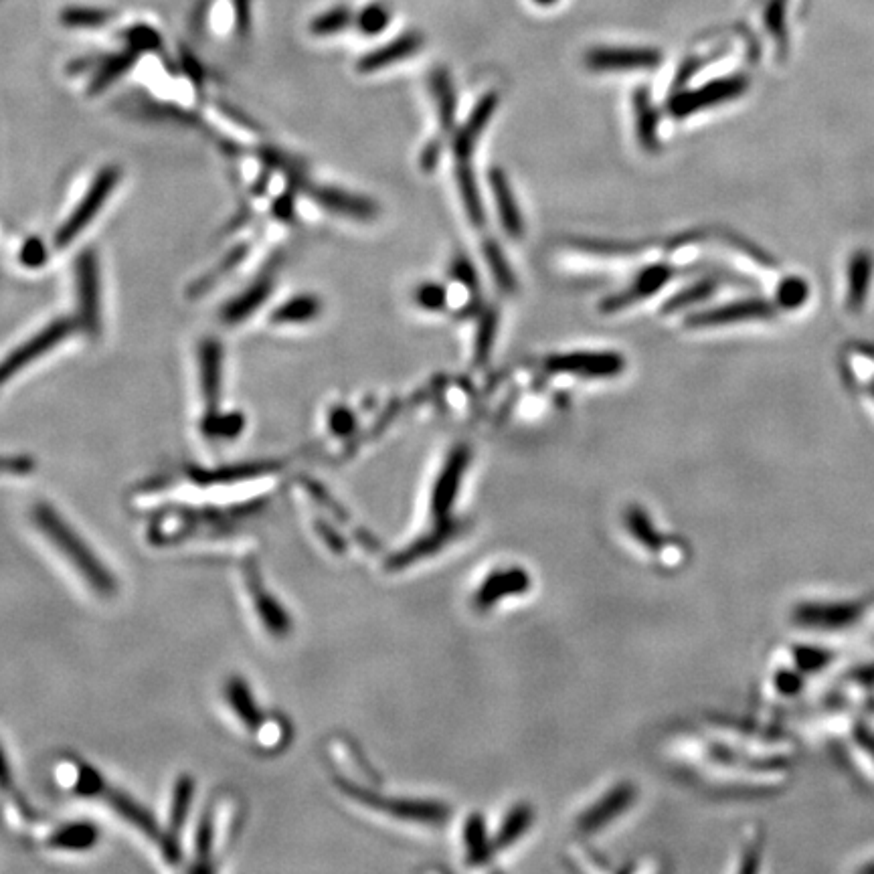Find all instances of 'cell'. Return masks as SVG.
<instances>
[{"mask_svg": "<svg viewBox=\"0 0 874 874\" xmlns=\"http://www.w3.org/2000/svg\"><path fill=\"white\" fill-rule=\"evenodd\" d=\"M98 840V830L87 824H69L59 828L51 838H49V846L51 848H61V850H87L92 848Z\"/></svg>", "mask_w": 874, "mask_h": 874, "instance_id": "cell-23", "label": "cell"}, {"mask_svg": "<svg viewBox=\"0 0 874 874\" xmlns=\"http://www.w3.org/2000/svg\"><path fill=\"white\" fill-rule=\"evenodd\" d=\"M322 310V304L316 296H296L288 302H284L274 314L272 320L278 324H298V322H310L314 320Z\"/></svg>", "mask_w": 874, "mask_h": 874, "instance_id": "cell-24", "label": "cell"}, {"mask_svg": "<svg viewBox=\"0 0 874 874\" xmlns=\"http://www.w3.org/2000/svg\"><path fill=\"white\" fill-rule=\"evenodd\" d=\"M245 427V419L239 413L233 415H217L209 413L205 417V433L217 437H235Z\"/></svg>", "mask_w": 874, "mask_h": 874, "instance_id": "cell-35", "label": "cell"}, {"mask_svg": "<svg viewBox=\"0 0 874 874\" xmlns=\"http://www.w3.org/2000/svg\"><path fill=\"white\" fill-rule=\"evenodd\" d=\"M431 92L435 98L437 114H440V122L446 130H452L456 120V90L452 77L446 69H435L431 73Z\"/></svg>", "mask_w": 874, "mask_h": 874, "instance_id": "cell-18", "label": "cell"}, {"mask_svg": "<svg viewBox=\"0 0 874 874\" xmlns=\"http://www.w3.org/2000/svg\"><path fill=\"white\" fill-rule=\"evenodd\" d=\"M9 785H11V769H9V763L3 755V751H0V788L7 790Z\"/></svg>", "mask_w": 874, "mask_h": 874, "instance_id": "cell-48", "label": "cell"}, {"mask_svg": "<svg viewBox=\"0 0 874 874\" xmlns=\"http://www.w3.org/2000/svg\"><path fill=\"white\" fill-rule=\"evenodd\" d=\"M312 197L328 211L344 215V217L361 219V221L377 217V205L365 197H357V195L344 193L338 189H328V187L316 189Z\"/></svg>", "mask_w": 874, "mask_h": 874, "instance_id": "cell-15", "label": "cell"}, {"mask_svg": "<svg viewBox=\"0 0 874 874\" xmlns=\"http://www.w3.org/2000/svg\"><path fill=\"white\" fill-rule=\"evenodd\" d=\"M77 298L83 324L87 328H96L100 312V278L98 261L92 251H85L77 259Z\"/></svg>", "mask_w": 874, "mask_h": 874, "instance_id": "cell-10", "label": "cell"}, {"mask_svg": "<svg viewBox=\"0 0 874 874\" xmlns=\"http://www.w3.org/2000/svg\"><path fill=\"white\" fill-rule=\"evenodd\" d=\"M496 108H498L496 94H486L476 104V108L470 114V118L464 122V126L454 136V152L458 154L460 160H466L474 152V146L480 140V136L486 130V126L490 124Z\"/></svg>", "mask_w": 874, "mask_h": 874, "instance_id": "cell-12", "label": "cell"}, {"mask_svg": "<svg viewBox=\"0 0 874 874\" xmlns=\"http://www.w3.org/2000/svg\"><path fill=\"white\" fill-rule=\"evenodd\" d=\"M524 587H527V579H524V575L520 571L518 573L516 571L504 573V575H498L492 581H488V585H484V589L480 591V601L484 605H488V603L496 601V597H500V593L520 591Z\"/></svg>", "mask_w": 874, "mask_h": 874, "instance_id": "cell-34", "label": "cell"}, {"mask_svg": "<svg viewBox=\"0 0 874 874\" xmlns=\"http://www.w3.org/2000/svg\"><path fill=\"white\" fill-rule=\"evenodd\" d=\"M440 154H442V146H440V142H429L425 148H423V152H421V156H419V166L423 168V170H433L435 166H437V160H440Z\"/></svg>", "mask_w": 874, "mask_h": 874, "instance_id": "cell-47", "label": "cell"}, {"mask_svg": "<svg viewBox=\"0 0 874 874\" xmlns=\"http://www.w3.org/2000/svg\"><path fill=\"white\" fill-rule=\"evenodd\" d=\"M391 21V13L387 11L385 5H369L361 15H359V29L365 35H377L381 33Z\"/></svg>", "mask_w": 874, "mask_h": 874, "instance_id": "cell-37", "label": "cell"}, {"mask_svg": "<svg viewBox=\"0 0 874 874\" xmlns=\"http://www.w3.org/2000/svg\"><path fill=\"white\" fill-rule=\"evenodd\" d=\"M765 25L775 41L785 45V0H771V5L765 11Z\"/></svg>", "mask_w": 874, "mask_h": 874, "instance_id": "cell-38", "label": "cell"}, {"mask_svg": "<svg viewBox=\"0 0 874 874\" xmlns=\"http://www.w3.org/2000/svg\"><path fill=\"white\" fill-rule=\"evenodd\" d=\"M715 290H717V284H715L713 280H701V282H696V284L684 288L682 292H678L676 296H672V298L666 302L664 312H676V310H680V308H688V306H692V304H696V302H703V300H707Z\"/></svg>", "mask_w": 874, "mask_h": 874, "instance_id": "cell-30", "label": "cell"}, {"mask_svg": "<svg viewBox=\"0 0 874 874\" xmlns=\"http://www.w3.org/2000/svg\"><path fill=\"white\" fill-rule=\"evenodd\" d=\"M35 462L29 458H0V472L3 474H29Z\"/></svg>", "mask_w": 874, "mask_h": 874, "instance_id": "cell-46", "label": "cell"}, {"mask_svg": "<svg viewBox=\"0 0 874 874\" xmlns=\"http://www.w3.org/2000/svg\"><path fill=\"white\" fill-rule=\"evenodd\" d=\"M35 522L98 593L110 595L116 591V579L110 575V571L100 563V559L94 557V553L87 549V545L67 527L51 506H35Z\"/></svg>", "mask_w": 874, "mask_h": 874, "instance_id": "cell-1", "label": "cell"}, {"mask_svg": "<svg viewBox=\"0 0 874 874\" xmlns=\"http://www.w3.org/2000/svg\"><path fill=\"white\" fill-rule=\"evenodd\" d=\"M245 577H247V587H249V593L253 597V603H255V609H257L261 622H264V626L268 628V632L272 636L284 638L290 632V618L284 611V607L264 587V581H261V575L253 565L247 567Z\"/></svg>", "mask_w": 874, "mask_h": 874, "instance_id": "cell-9", "label": "cell"}, {"mask_svg": "<svg viewBox=\"0 0 874 874\" xmlns=\"http://www.w3.org/2000/svg\"><path fill=\"white\" fill-rule=\"evenodd\" d=\"M747 87H749L747 77H741V75L715 79L703 87H698V90H690V92H682V94L674 96L670 100L668 108H670V114L674 118H688V116L701 112V110H707L711 106H719V104H725V102L739 98L743 92H747Z\"/></svg>", "mask_w": 874, "mask_h": 874, "instance_id": "cell-3", "label": "cell"}, {"mask_svg": "<svg viewBox=\"0 0 874 874\" xmlns=\"http://www.w3.org/2000/svg\"><path fill=\"white\" fill-rule=\"evenodd\" d=\"M193 792H195V783L189 775H183L177 781V785H174V798H172V808H170V836L172 838H177V834L181 832V828L187 820Z\"/></svg>", "mask_w": 874, "mask_h": 874, "instance_id": "cell-26", "label": "cell"}, {"mask_svg": "<svg viewBox=\"0 0 874 874\" xmlns=\"http://www.w3.org/2000/svg\"><path fill=\"white\" fill-rule=\"evenodd\" d=\"M128 43L136 51H144V49L150 51V49H154L160 43V39H158V35L152 29L140 27V29H134L132 33H128Z\"/></svg>", "mask_w": 874, "mask_h": 874, "instance_id": "cell-45", "label": "cell"}, {"mask_svg": "<svg viewBox=\"0 0 874 874\" xmlns=\"http://www.w3.org/2000/svg\"><path fill=\"white\" fill-rule=\"evenodd\" d=\"M272 292V280H261L257 284H253L251 288H247L241 296H237L225 310H223V320L229 324H237L241 320H245L247 316H251L261 304L268 300Z\"/></svg>", "mask_w": 874, "mask_h": 874, "instance_id": "cell-19", "label": "cell"}, {"mask_svg": "<svg viewBox=\"0 0 874 874\" xmlns=\"http://www.w3.org/2000/svg\"><path fill=\"white\" fill-rule=\"evenodd\" d=\"M330 427L336 435H348L355 429V415L346 407H336L330 413Z\"/></svg>", "mask_w": 874, "mask_h": 874, "instance_id": "cell-42", "label": "cell"}, {"mask_svg": "<svg viewBox=\"0 0 874 874\" xmlns=\"http://www.w3.org/2000/svg\"><path fill=\"white\" fill-rule=\"evenodd\" d=\"M353 15L346 7H336L324 15H318L312 23H310V31L312 35L318 37H328V35H336L338 31L346 29L348 23H351Z\"/></svg>", "mask_w": 874, "mask_h": 874, "instance_id": "cell-32", "label": "cell"}, {"mask_svg": "<svg viewBox=\"0 0 874 874\" xmlns=\"http://www.w3.org/2000/svg\"><path fill=\"white\" fill-rule=\"evenodd\" d=\"M498 332V312L494 308H488L480 320L478 334H476V361L486 363L490 357V351L494 346V338Z\"/></svg>", "mask_w": 874, "mask_h": 874, "instance_id": "cell-29", "label": "cell"}, {"mask_svg": "<svg viewBox=\"0 0 874 874\" xmlns=\"http://www.w3.org/2000/svg\"><path fill=\"white\" fill-rule=\"evenodd\" d=\"M452 274H454V278H456L458 282H462L464 286H468V288H472V290L478 286L476 270H474V266L470 264V261H468L466 257H456V259L452 261Z\"/></svg>", "mask_w": 874, "mask_h": 874, "instance_id": "cell-43", "label": "cell"}, {"mask_svg": "<svg viewBox=\"0 0 874 874\" xmlns=\"http://www.w3.org/2000/svg\"><path fill=\"white\" fill-rule=\"evenodd\" d=\"M466 464H468V452L466 450H456L454 456L450 458L448 466L444 468L440 482H437L435 504L437 502H440V504H448L450 502V498L454 496V492L458 488V482H460V478L464 474Z\"/></svg>", "mask_w": 874, "mask_h": 874, "instance_id": "cell-27", "label": "cell"}, {"mask_svg": "<svg viewBox=\"0 0 874 874\" xmlns=\"http://www.w3.org/2000/svg\"><path fill=\"white\" fill-rule=\"evenodd\" d=\"M110 21V13L102 9H87V7H71L61 13V23L73 29H90V27H102Z\"/></svg>", "mask_w": 874, "mask_h": 874, "instance_id": "cell-31", "label": "cell"}, {"mask_svg": "<svg viewBox=\"0 0 874 874\" xmlns=\"http://www.w3.org/2000/svg\"><path fill=\"white\" fill-rule=\"evenodd\" d=\"M120 183V168L118 166H108L104 168L94 185L87 191V195L83 197V201L75 207V211L71 213V217L61 225V229L55 235V243L59 247L69 245L87 225L92 223V219L100 213V209L106 205L110 193L118 187Z\"/></svg>", "mask_w": 874, "mask_h": 874, "instance_id": "cell-2", "label": "cell"}, {"mask_svg": "<svg viewBox=\"0 0 874 874\" xmlns=\"http://www.w3.org/2000/svg\"><path fill=\"white\" fill-rule=\"evenodd\" d=\"M779 304L785 308H796L808 298V286L802 280H788L779 288Z\"/></svg>", "mask_w": 874, "mask_h": 874, "instance_id": "cell-39", "label": "cell"}, {"mask_svg": "<svg viewBox=\"0 0 874 874\" xmlns=\"http://www.w3.org/2000/svg\"><path fill=\"white\" fill-rule=\"evenodd\" d=\"M132 63H134L132 53H122V55L110 57L96 73L94 83H92V92H102L104 87H108L112 81H116L120 75H124L132 67Z\"/></svg>", "mask_w": 874, "mask_h": 874, "instance_id": "cell-33", "label": "cell"}, {"mask_svg": "<svg viewBox=\"0 0 874 874\" xmlns=\"http://www.w3.org/2000/svg\"><path fill=\"white\" fill-rule=\"evenodd\" d=\"M535 3H537V5H543V7H549V5H555L557 0H535Z\"/></svg>", "mask_w": 874, "mask_h": 874, "instance_id": "cell-50", "label": "cell"}, {"mask_svg": "<svg viewBox=\"0 0 874 874\" xmlns=\"http://www.w3.org/2000/svg\"><path fill=\"white\" fill-rule=\"evenodd\" d=\"M856 870H860V872H874V858H870L868 862L856 866Z\"/></svg>", "mask_w": 874, "mask_h": 874, "instance_id": "cell-49", "label": "cell"}, {"mask_svg": "<svg viewBox=\"0 0 874 874\" xmlns=\"http://www.w3.org/2000/svg\"><path fill=\"white\" fill-rule=\"evenodd\" d=\"M21 259H23V264L33 266V268L43 266L45 259H47V249L39 239H29L21 251Z\"/></svg>", "mask_w": 874, "mask_h": 874, "instance_id": "cell-44", "label": "cell"}, {"mask_svg": "<svg viewBox=\"0 0 874 874\" xmlns=\"http://www.w3.org/2000/svg\"><path fill=\"white\" fill-rule=\"evenodd\" d=\"M872 274V259L868 253L860 251L852 257L850 272H848V306L850 310H858L866 298Z\"/></svg>", "mask_w": 874, "mask_h": 874, "instance_id": "cell-20", "label": "cell"}, {"mask_svg": "<svg viewBox=\"0 0 874 874\" xmlns=\"http://www.w3.org/2000/svg\"><path fill=\"white\" fill-rule=\"evenodd\" d=\"M423 47V37L419 33H405L401 37H397L395 41L383 45L381 49L365 55L359 61V71L363 73H371V71H379L385 69L401 59H407L411 55H415L419 49Z\"/></svg>", "mask_w": 874, "mask_h": 874, "instance_id": "cell-14", "label": "cell"}, {"mask_svg": "<svg viewBox=\"0 0 874 874\" xmlns=\"http://www.w3.org/2000/svg\"><path fill=\"white\" fill-rule=\"evenodd\" d=\"M672 268H668V266H652V268H646L636 280H634V284L628 288V290H624V292H620L618 296H611V298H607L605 302H603V312H616V310H624L626 306H630V304H634V302H638V300H644V298H650V296H654L660 288H664L670 280H672Z\"/></svg>", "mask_w": 874, "mask_h": 874, "instance_id": "cell-11", "label": "cell"}, {"mask_svg": "<svg viewBox=\"0 0 874 874\" xmlns=\"http://www.w3.org/2000/svg\"><path fill=\"white\" fill-rule=\"evenodd\" d=\"M278 468V464L266 462V464H245V466H235V468H221L217 472H193V478L201 480V482H235V480H245V478H253V476H261L274 472Z\"/></svg>", "mask_w": 874, "mask_h": 874, "instance_id": "cell-28", "label": "cell"}, {"mask_svg": "<svg viewBox=\"0 0 874 874\" xmlns=\"http://www.w3.org/2000/svg\"><path fill=\"white\" fill-rule=\"evenodd\" d=\"M490 187L494 193V203L500 215V221L504 225V231L514 237L520 239L524 235V219L520 215V207L514 199V193L506 181V174L498 168H494L490 172Z\"/></svg>", "mask_w": 874, "mask_h": 874, "instance_id": "cell-13", "label": "cell"}, {"mask_svg": "<svg viewBox=\"0 0 874 874\" xmlns=\"http://www.w3.org/2000/svg\"><path fill=\"white\" fill-rule=\"evenodd\" d=\"M626 359L611 351H577L567 355H555L547 361V371L555 375H575L585 379H611L622 375Z\"/></svg>", "mask_w": 874, "mask_h": 874, "instance_id": "cell-4", "label": "cell"}, {"mask_svg": "<svg viewBox=\"0 0 874 874\" xmlns=\"http://www.w3.org/2000/svg\"><path fill=\"white\" fill-rule=\"evenodd\" d=\"M634 112H636L638 140L642 148L648 152L658 150V112L646 90H638L634 94Z\"/></svg>", "mask_w": 874, "mask_h": 874, "instance_id": "cell-17", "label": "cell"}, {"mask_svg": "<svg viewBox=\"0 0 874 874\" xmlns=\"http://www.w3.org/2000/svg\"><path fill=\"white\" fill-rule=\"evenodd\" d=\"M199 363H201V385H203V395L209 403V413H215L217 401H219V389H221V363H223V353L221 346L217 340H205L201 346L199 353Z\"/></svg>", "mask_w": 874, "mask_h": 874, "instance_id": "cell-16", "label": "cell"}, {"mask_svg": "<svg viewBox=\"0 0 874 874\" xmlns=\"http://www.w3.org/2000/svg\"><path fill=\"white\" fill-rule=\"evenodd\" d=\"M458 189L466 207V213L470 217V221L476 227H482L486 221V213H484V205H482V197L478 191V183L472 168L466 164V160L460 162L458 166Z\"/></svg>", "mask_w": 874, "mask_h": 874, "instance_id": "cell-21", "label": "cell"}, {"mask_svg": "<svg viewBox=\"0 0 874 874\" xmlns=\"http://www.w3.org/2000/svg\"><path fill=\"white\" fill-rule=\"evenodd\" d=\"M415 302L429 312H437L442 310L448 304V292L442 284H423L415 290Z\"/></svg>", "mask_w": 874, "mask_h": 874, "instance_id": "cell-36", "label": "cell"}, {"mask_svg": "<svg viewBox=\"0 0 874 874\" xmlns=\"http://www.w3.org/2000/svg\"><path fill=\"white\" fill-rule=\"evenodd\" d=\"M71 332H73V322L71 320H57L51 326L43 328L37 336L27 340L23 346H19L17 351H13L3 363H0V385L7 383L21 369H25L33 361H37L47 351H51V348H55Z\"/></svg>", "mask_w": 874, "mask_h": 874, "instance_id": "cell-5", "label": "cell"}, {"mask_svg": "<svg viewBox=\"0 0 874 874\" xmlns=\"http://www.w3.org/2000/svg\"><path fill=\"white\" fill-rule=\"evenodd\" d=\"M662 61L660 51L644 47H601L585 55V63L593 71H648Z\"/></svg>", "mask_w": 874, "mask_h": 874, "instance_id": "cell-6", "label": "cell"}, {"mask_svg": "<svg viewBox=\"0 0 874 874\" xmlns=\"http://www.w3.org/2000/svg\"><path fill=\"white\" fill-rule=\"evenodd\" d=\"M106 800H108V804L124 818V820H128L132 826H136L140 832H144L146 836H150L152 840H156L158 844H160V848H162V852L166 854V858L170 860V862H179L181 860V848H179V842H177V838H172L170 834H162L160 832V828H158V824H156V820L142 808V806H138L134 800H130L128 796H124L122 792H116V790H110V788H106L104 790V794H102Z\"/></svg>", "mask_w": 874, "mask_h": 874, "instance_id": "cell-7", "label": "cell"}, {"mask_svg": "<svg viewBox=\"0 0 874 874\" xmlns=\"http://www.w3.org/2000/svg\"><path fill=\"white\" fill-rule=\"evenodd\" d=\"M227 698L231 709L237 713V717L251 729H257L261 723V711L257 709L253 696L247 688V684L241 678H233L227 684Z\"/></svg>", "mask_w": 874, "mask_h": 874, "instance_id": "cell-22", "label": "cell"}, {"mask_svg": "<svg viewBox=\"0 0 874 874\" xmlns=\"http://www.w3.org/2000/svg\"><path fill=\"white\" fill-rule=\"evenodd\" d=\"M213 850V816L207 812L197 830V854L199 858H207Z\"/></svg>", "mask_w": 874, "mask_h": 874, "instance_id": "cell-41", "label": "cell"}, {"mask_svg": "<svg viewBox=\"0 0 874 874\" xmlns=\"http://www.w3.org/2000/svg\"><path fill=\"white\" fill-rule=\"evenodd\" d=\"M773 308L765 300L753 298V300H739L733 304L719 306L715 310L698 312L686 318V324L690 328H713V326H727L733 322L743 320H759V318H771Z\"/></svg>", "mask_w": 874, "mask_h": 874, "instance_id": "cell-8", "label": "cell"}, {"mask_svg": "<svg viewBox=\"0 0 874 874\" xmlns=\"http://www.w3.org/2000/svg\"><path fill=\"white\" fill-rule=\"evenodd\" d=\"M104 790H106V783H104L102 775L98 771H94L92 767H81L77 792L81 796H102Z\"/></svg>", "mask_w": 874, "mask_h": 874, "instance_id": "cell-40", "label": "cell"}, {"mask_svg": "<svg viewBox=\"0 0 874 874\" xmlns=\"http://www.w3.org/2000/svg\"><path fill=\"white\" fill-rule=\"evenodd\" d=\"M484 257H486V261H488L490 272H492L496 284H498L506 294H514L516 288H518L516 278H514V272H512V268H510V264H508V259H506L502 247H500L494 239H490V241L484 243Z\"/></svg>", "mask_w": 874, "mask_h": 874, "instance_id": "cell-25", "label": "cell"}]
</instances>
